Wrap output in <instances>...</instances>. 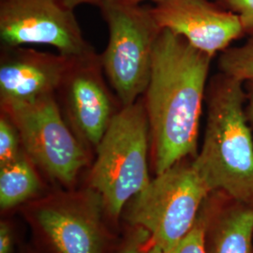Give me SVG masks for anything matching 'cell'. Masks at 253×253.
I'll return each instance as SVG.
<instances>
[{
    "label": "cell",
    "instance_id": "1",
    "mask_svg": "<svg viewBox=\"0 0 253 253\" xmlns=\"http://www.w3.org/2000/svg\"><path fill=\"white\" fill-rule=\"evenodd\" d=\"M211 59L170 30L160 32L150 81L143 96L156 174L198 154Z\"/></svg>",
    "mask_w": 253,
    "mask_h": 253
},
{
    "label": "cell",
    "instance_id": "2",
    "mask_svg": "<svg viewBox=\"0 0 253 253\" xmlns=\"http://www.w3.org/2000/svg\"><path fill=\"white\" fill-rule=\"evenodd\" d=\"M207 94L206 132L192 166L210 192L253 208V140L245 114L243 82L220 73Z\"/></svg>",
    "mask_w": 253,
    "mask_h": 253
},
{
    "label": "cell",
    "instance_id": "3",
    "mask_svg": "<svg viewBox=\"0 0 253 253\" xmlns=\"http://www.w3.org/2000/svg\"><path fill=\"white\" fill-rule=\"evenodd\" d=\"M150 131L143 97L121 107L100 144L90 172V187L109 213L118 217L124 206L151 179L147 155Z\"/></svg>",
    "mask_w": 253,
    "mask_h": 253
},
{
    "label": "cell",
    "instance_id": "4",
    "mask_svg": "<svg viewBox=\"0 0 253 253\" xmlns=\"http://www.w3.org/2000/svg\"><path fill=\"white\" fill-rule=\"evenodd\" d=\"M100 9L109 31L100 62L121 106H128L142 98L148 86L162 29L148 6L113 0Z\"/></svg>",
    "mask_w": 253,
    "mask_h": 253
},
{
    "label": "cell",
    "instance_id": "5",
    "mask_svg": "<svg viewBox=\"0 0 253 253\" xmlns=\"http://www.w3.org/2000/svg\"><path fill=\"white\" fill-rule=\"evenodd\" d=\"M210 194L192 163L185 160L156 174L136 194L126 219L149 233L156 253H167L191 230Z\"/></svg>",
    "mask_w": 253,
    "mask_h": 253
},
{
    "label": "cell",
    "instance_id": "6",
    "mask_svg": "<svg viewBox=\"0 0 253 253\" xmlns=\"http://www.w3.org/2000/svg\"><path fill=\"white\" fill-rule=\"evenodd\" d=\"M0 110L14 121L23 150L35 166L65 185L75 181L88 163V156L65 120L56 95Z\"/></svg>",
    "mask_w": 253,
    "mask_h": 253
},
{
    "label": "cell",
    "instance_id": "7",
    "mask_svg": "<svg viewBox=\"0 0 253 253\" xmlns=\"http://www.w3.org/2000/svg\"><path fill=\"white\" fill-rule=\"evenodd\" d=\"M73 10L64 0H0L3 47L50 45L70 58L95 54Z\"/></svg>",
    "mask_w": 253,
    "mask_h": 253
},
{
    "label": "cell",
    "instance_id": "8",
    "mask_svg": "<svg viewBox=\"0 0 253 253\" xmlns=\"http://www.w3.org/2000/svg\"><path fill=\"white\" fill-rule=\"evenodd\" d=\"M100 55L73 58L56 92L64 118L86 146H97L121 105L109 89Z\"/></svg>",
    "mask_w": 253,
    "mask_h": 253
},
{
    "label": "cell",
    "instance_id": "9",
    "mask_svg": "<svg viewBox=\"0 0 253 253\" xmlns=\"http://www.w3.org/2000/svg\"><path fill=\"white\" fill-rule=\"evenodd\" d=\"M157 25L214 56L245 34L240 18L210 0H162L151 7Z\"/></svg>",
    "mask_w": 253,
    "mask_h": 253
},
{
    "label": "cell",
    "instance_id": "10",
    "mask_svg": "<svg viewBox=\"0 0 253 253\" xmlns=\"http://www.w3.org/2000/svg\"><path fill=\"white\" fill-rule=\"evenodd\" d=\"M73 58L19 47H3L0 58V107L56 95Z\"/></svg>",
    "mask_w": 253,
    "mask_h": 253
},
{
    "label": "cell",
    "instance_id": "11",
    "mask_svg": "<svg viewBox=\"0 0 253 253\" xmlns=\"http://www.w3.org/2000/svg\"><path fill=\"white\" fill-rule=\"evenodd\" d=\"M100 206V194L92 190L80 195V200L39 208L37 221L57 253H101Z\"/></svg>",
    "mask_w": 253,
    "mask_h": 253
},
{
    "label": "cell",
    "instance_id": "12",
    "mask_svg": "<svg viewBox=\"0 0 253 253\" xmlns=\"http://www.w3.org/2000/svg\"><path fill=\"white\" fill-rule=\"evenodd\" d=\"M208 253H253V208L223 194L222 204L208 209Z\"/></svg>",
    "mask_w": 253,
    "mask_h": 253
},
{
    "label": "cell",
    "instance_id": "13",
    "mask_svg": "<svg viewBox=\"0 0 253 253\" xmlns=\"http://www.w3.org/2000/svg\"><path fill=\"white\" fill-rule=\"evenodd\" d=\"M41 189L35 164L23 150L18 158L0 166V206L9 209L33 197Z\"/></svg>",
    "mask_w": 253,
    "mask_h": 253
},
{
    "label": "cell",
    "instance_id": "14",
    "mask_svg": "<svg viewBox=\"0 0 253 253\" xmlns=\"http://www.w3.org/2000/svg\"><path fill=\"white\" fill-rule=\"evenodd\" d=\"M243 45L226 49L219 57L221 73L238 81H253V35Z\"/></svg>",
    "mask_w": 253,
    "mask_h": 253
},
{
    "label": "cell",
    "instance_id": "15",
    "mask_svg": "<svg viewBox=\"0 0 253 253\" xmlns=\"http://www.w3.org/2000/svg\"><path fill=\"white\" fill-rule=\"evenodd\" d=\"M22 152L17 126L7 112L0 110V166L14 161Z\"/></svg>",
    "mask_w": 253,
    "mask_h": 253
},
{
    "label": "cell",
    "instance_id": "16",
    "mask_svg": "<svg viewBox=\"0 0 253 253\" xmlns=\"http://www.w3.org/2000/svg\"><path fill=\"white\" fill-rule=\"evenodd\" d=\"M207 224V211L204 210L200 212L199 217L190 232L165 253H208Z\"/></svg>",
    "mask_w": 253,
    "mask_h": 253
},
{
    "label": "cell",
    "instance_id": "17",
    "mask_svg": "<svg viewBox=\"0 0 253 253\" xmlns=\"http://www.w3.org/2000/svg\"><path fill=\"white\" fill-rule=\"evenodd\" d=\"M217 3L237 14L245 33L253 35V0H217Z\"/></svg>",
    "mask_w": 253,
    "mask_h": 253
},
{
    "label": "cell",
    "instance_id": "18",
    "mask_svg": "<svg viewBox=\"0 0 253 253\" xmlns=\"http://www.w3.org/2000/svg\"><path fill=\"white\" fill-rule=\"evenodd\" d=\"M122 253H157L151 242L150 235L142 228L137 232L126 244Z\"/></svg>",
    "mask_w": 253,
    "mask_h": 253
},
{
    "label": "cell",
    "instance_id": "19",
    "mask_svg": "<svg viewBox=\"0 0 253 253\" xmlns=\"http://www.w3.org/2000/svg\"><path fill=\"white\" fill-rule=\"evenodd\" d=\"M13 238L9 225L2 222L0 225V253H12Z\"/></svg>",
    "mask_w": 253,
    "mask_h": 253
},
{
    "label": "cell",
    "instance_id": "20",
    "mask_svg": "<svg viewBox=\"0 0 253 253\" xmlns=\"http://www.w3.org/2000/svg\"><path fill=\"white\" fill-rule=\"evenodd\" d=\"M64 1L71 9H74L78 6L85 5V4L94 5V6H98L99 8H101L103 5L107 4L113 0H64Z\"/></svg>",
    "mask_w": 253,
    "mask_h": 253
},
{
    "label": "cell",
    "instance_id": "21",
    "mask_svg": "<svg viewBox=\"0 0 253 253\" xmlns=\"http://www.w3.org/2000/svg\"><path fill=\"white\" fill-rule=\"evenodd\" d=\"M247 100L248 104V117L253 124V81L248 82V95Z\"/></svg>",
    "mask_w": 253,
    "mask_h": 253
},
{
    "label": "cell",
    "instance_id": "22",
    "mask_svg": "<svg viewBox=\"0 0 253 253\" xmlns=\"http://www.w3.org/2000/svg\"><path fill=\"white\" fill-rule=\"evenodd\" d=\"M124 1L128 2V3H131V4H141L142 2H144L145 0H124ZM151 1H154L155 3H157V2L162 1V0H151Z\"/></svg>",
    "mask_w": 253,
    "mask_h": 253
}]
</instances>
